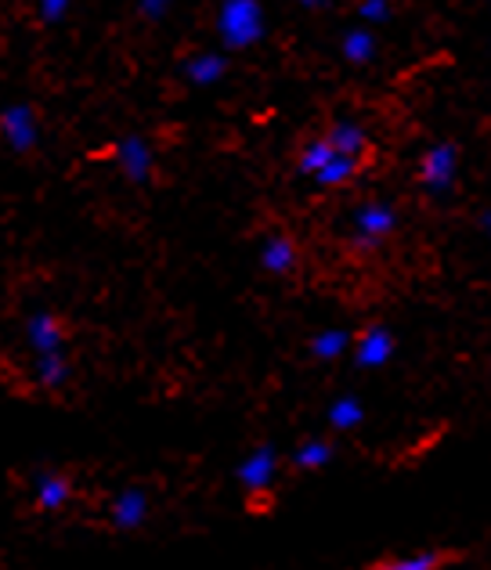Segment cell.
<instances>
[{
    "mask_svg": "<svg viewBox=\"0 0 491 570\" xmlns=\"http://www.w3.org/2000/svg\"><path fill=\"white\" fill-rule=\"evenodd\" d=\"M330 156H333V145L325 141V138H315V141H307L304 148H301V156H296V170H301L304 177H315L325 163H330Z\"/></svg>",
    "mask_w": 491,
    "mask_h": 570,
    "instance_id": "obj_21",
    "label": "cell"
},
{
    "mask_svg": "<svg viewBox=\"0 0 491 570\" xmlns=\"http://www.w3.org/2000/svg\"><path fill=\"white\" fill-rule=\"evenodd\" d=\"M351 347V333L347 328H322V333L311 336V354L318 357V362H336V357H344Z\"/></svg>",
    "mask_w": 491,
    "mask_h": 570,
    "instance_id": "obj_18",
    "label": "cell"
},
{
    "mask_svg": "<svg viewBox=\"0 0 491 570\" xmlns=\"http://www.w3.org/2000/svg\"><path fill=\"white\" fill-rule=\"evenodd\" d=\"M359 19L365 26H383L391 19V0H362L359 4Z\"/></svg>",
    "mask_w": 491,
    "mask_h": 570,
    "instance_id": "obj_22",
    "label": "cell"
},
{
    "mask_svg": "<svg viewBox=\"0 0 491 570\" xmlns=\"http://www.w3.org/2000/svg\"><path fill=\"white\" fill-rule=\"evenodd\" d=\"M325 419H330V426L340 430V433H347V430H359L365 423V404L354 397V394H344V397H336L330 404V412H325Z\"/></svg>",
    "mask_w": 491,
    "mask_h": 570,
    "instance_id": "obj_17",
    "label": "cell"
},
{
    "mask_svg": "<svg viewBox=\"0 0 491 570\" xmlns=\"http://www.w3.org/2000/svg\"><path fill=\"white\" fill-rule=\"evenodd\" d=\"M275 473H278V448H275V444H257V448H253V452L239 462V470H235V476H239V484H243L249 494L272 491Z\"/></svg>",
    "mask_w": 491,
    "mask_h": 570,
    "instance_id": "obj_5",
    "label": "cell"
},
{
    "mask_svg": "<svg viewBox=\"0 0 491 570\" xmlns=\"http://www.w3.org/2000/svg\"><path fill=\"white\" fill-rule=\"evenodd\" d=\"M116 167L127 174V181L145 185L156 170L153 145H148L145 138H138V134H127V138H120V145H116Z\"/></svg>",
    "mask_w": 491,
    "mask_h": 570,
    "instance_id": "obj_7",
    "label": "cell"
},
{
    "mask_svg": "<svg viewBox=\"0 0 491 570\" xmlns=\"http://www.w3.org/2000/svg\"><path fill=\"white\" fill-rule=\"evenodd\" d=\"M261 264H264V272H272V275H289L293 267H296V246H293V238H286V235L264 238Z\"/></svg>",
    "mask_w": 491,
    "mask_h": 570,
    "instance_id": "obj_13",
    "label": "cell"
},
{
    "mask_svg": "<svg viewBox=\"0 0 491 570\" xmlns=\"http://www.w3.org/2000/svg\"><path fill=\"white\" fill-rule=\"evenodd\" d=\"M0 138L11 148V153H33L37 141H40V124H37V112L33 105L26 101H14L0 112Z\"/></svg>",
    "mask_w": 491,
    "mask_h": 570,
    "instance_id": "obj_4",
    "label": "cell"
},
{
    "mask_svg": "<svg viewBox=\"0 0 491 570\" xmlns=\"http://www.w3.org/2000/svg\"><path fill=\"white\" fill-rule=\"evenodd\" d=\"M304 8H322V4H330V0H301Z\"/></svg>",
    "mask_w": 491,
    "mask_h": 570,
    "instance_id": "obj_26",
    "label": "cell"
},
{
    "mask_svg": "<svg viewBox=\"0 0 491 570\" xmlns=\"http://www.w3.org/2000/svg\"><path fill=\"white\" fill-rule=\"evenodd\" d=\"M26 343L33 354H58L66 347V328L51 311H33L26 318Z\"/></svg>",
    "mask_w": 491,
    "mask_h": 570,
    "instance_id": "obj_8",
    "label": "cell"
},
{
    "mask_svg": "<svg viewBox=\"0 0 491 570\" xmlns=\"http://www.w3.org/2000/svg\"><path fill=\"white\" fill-rule=\"evenodd\" d=\"M354 174H359V159H354V156H340V153H333V156H330V163H325V167H322L315 177H311V181L322 185V188H340V185H347Z\"/></svg>",
    "mask_w": 491,
    "mask_h": 570,
    "instance_id": "obj_20",
    "label": "cell"
},
{
    "mask_svg": "<svg viewBox=\"0 0 491 570\" xmlns=\"http://www.w3.org/2000/svg\"><path fill=\"white\" fill-rule=\"evenodd\" d=\"M225 72H228V62H225V55H217V51L192 55L185 62V80L196 87H214L225 80Z\"/></svg>",
    "mask_w": 491,
    "mask_h": 570,
    "instance_id": "obj_11",
    "label": "cell"
},
{
    "mask_svg": "<svg viewBox=\"0 0 491 570\" xmlns=\"http://www.w3.org/2000/svg\"><path fill=\"white\" fill-rule=\"evenodd\" d=\"M145 517H148V494H145V488H124V491L112 499V505H109L112 528H120V531L141 528Z\"/></svg>",
    "mask_w": 491,
    "mask_h": 570,
    "instance_id": "obj_10",
    "label": "cell"
},
{
    "mask_svg": "<svg viewBox=\"0 0 491 570\" xmlns=\"http://www.w3.org/2000/svg\"><path fill=\"white\" fill-rule=\"evenodd\" d=\"M174 0H138V8L148 22H159V19H167V11H170Z\"/></svg>",
    "mask_w": 491,
    "mask_h": 570,
    "instance_id": "obj_24",
    "label": "cell"
},
{
    "mask_svg": "<svg viewBox=\"0 0 491 570\" xmlns=\"http://www.w3.org/2000/svg\"><path fill=\"white\" fill-rule=\"evenodd\" d=\"M217 33L220 43L228 51H246L253 43H261L267 33V22H264V8L257 0H225L217 11Z\"/></svg>",
    "mask_w": 491,
    "mask_h": 570,
    "instance_id": "obj_1",
    "label": "cell"
},
{
    "mask_svg": "<svg viewBox=\"0 0 491 570\" xmlns=\"http://www.w3.org/2000/svg\"><path fill=\"white\" fill-rule=\"evenodd\" d=\"M340 51H344V58L351 66H369L372 58H376V33H372L369 26H354L344 33Z\"/></svg>",
    "mask_w": 491,
    "mask_h": 570,
    "instance_id": "obj_15",
    "label": "cell"
},
{
    "mask_svg": "<svg viewBox=\"0 0 491 570\" xmlns=\"http://www.w3.org/2000/svg\"><path fill=\"white\" fill-rule=\"evenodd\" d=\"M455 174H459V153L452 141H438L430 145L423 159H420V185L430 195H449L455 188Z\"/></svg>",
    "mask_w": 491,
    "mask_h": 570,
    "instance_id": "obj_3",
    "label": "cell"
},
{
    "mask_svg": "<svg viewBox=\"0 0 491 570\" xmlns=\"http://www.w3.org/2000/svg\"><path fill=\"white\" fill-rule=\"evenodd\" d=\"M33 376H37V383H40L43 390H58V386H66V383H69V376H72L66 351H58V354H37Z\"/></svg>",
    "mask_w": 491,
    "mask_h": 570,
    "instance_id": "obj_16",
    "label": "cell"
},
{
    "mask_svg": "<svg viewBox=\"0 0 491 570\" xmlns=\"http://www.w3.org/2000/svg\"><path fill=\"white\" fill-rule=\"evenodd\" d=\"M478 224H481V232L488 235V228H491V214H488V209H481V220Z\"/></svg>",
    "mask_w": 491,
    "mask_h": 570,
    "instance_id": "obj_25",
    "label": "cell"
},
{
    "mask_svg": "<svg viewBox=\"0 0 491 570\" xmlns=\"http://www.w3.org/2000/svg\"><path fill=\"white\" fill-rule=\"evenodd\" d=\"M325 141H330L333 153H340V156L362 159L369 148V134L362 130V124H354V119H340V124H333V130L325 134Z\"/></svg>",
    "mask_w": 491,
    "mask_h": 570,
    "instance_id": "obj_12",
    "label": "cell"
},
{
    "mask_svg": "<svg viewBox=\"0 0 491 570\" xmlns=\"http://www.w3.org/2000/svg\"><path fill=\"white\" fill-rule=\"evenodd\" d=\"M72 8V0H37V11L43 22H62Z\"/></svg>",
    "mask_w": 491,
    "mask_h": 570,
    "instance_id": "obj_23",
    "label": "cell"
},
{
    "mask_svg": "<svg viewBox=\"0 0 491 570\" xmlns=\"http://www.w3.org/2000/svg\"><path fill=\"white\" fill-rule=\"evenodd\" d=\"M351 224H354L351 249L354 253H376L397 228V209L386 199H369L354 209Z\"/></svg>",
    "mask_w": 491,
    "mask_h": 570,
    "instance_id": "obj_2",
    "label": "cell"
},
{
    "mask_svg": "<svg viewBox=\"0 0 491 570\" xmlns=\"http://www.w3.org/2000/svg\"><path fill=\"white\" fill-rule=\"evenodd\" d=\"M336 455V448L325 441V438H307L301 448L293 452V466L301 470V473H315V470H325L333 462Z\"/></svg>",
    "mask_w": 491,
    "mask_h": 570,
    "instance_id": "obj_14",
    "label": "cell"
},
{
    "mask_svg": "<svg viewBox=\"0 0 491 570\" xmlns=\"http://www.w3.org/2000/svg\"><path fill=\"white\" fill-rule=\"evenodd\" d=\"M33 494H37V509H43V513H58V509L69 505V499H72V480L58 470H37Z\"/></svg>",
    "mask_w": 491,
    "mask_h": 570,
    "instance_id": "obj_9",
    "label": "cell"
},
{
    "mask_svg": "<svg viewBox=\"0 0 491 570\" xmlns=\"http://www.w3.org/2000/svg\"><path fill=\"white\" fill-rule=\"evenodd\" d=\"M449 563V552L444 549H423V552H412V557H397V560H383L369 570H441Z\"/></svg>",
    "mask_w": 491,
    "mask_h": 570,
    "instance_id": "obj_19",
    "label": "cell"
},
{
    "mask_svg": "<svg viewBox=\"0 0 491 570\" xmlns=\"http://www.w3.org/2000/svg\"><path fill=\"white\" fill-rule=\"evenodd\" d=\"M397 340L386 325L372 322L369 328H362L359 340H354V365L359 368H383L394 357Z\"/></svg>",
    "mask_w": 491,
    "mask_h": 570,
    "instance_id": "obj_6",
    "label": "cell"
}]
</instances>
